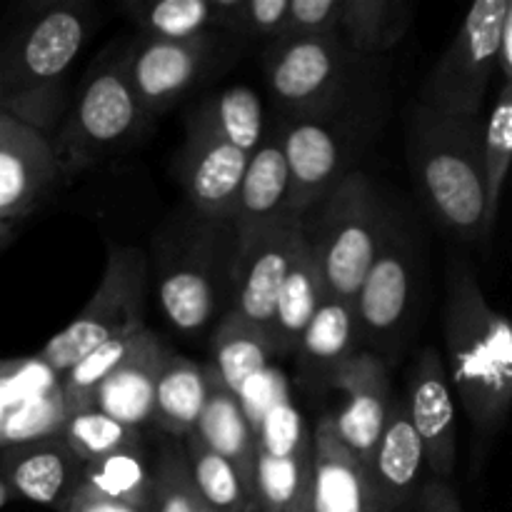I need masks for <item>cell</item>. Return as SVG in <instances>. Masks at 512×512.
<instances>
[{
	"mask_svg": "<svg viewBox=\"0 0 512 512\" xmlns=\"http://www.w3.org/2000/svg\"><path fill=\"white\" fill-rule=\"evenodd\" d=\"M340 0H290L280 38H310L338 33ZM278 38V40H280Z\"/></svg>",
	"mask_w": 512,
	"mask_h": 512,
	"instance_id": "b9f144b4",
	"label": "cell"
},
{
	"mask_svg": "<svg viewBox=\"0 0 512 512\" xmlns=\"http://www.w3.org/2000/svg\"><path fill=\"white\" fill-rule=\"evenodd\" d=\"M85 488L130 505L140 512H150L153 500V460L145 455L143 445L128 450H118L105 458L88 463L83 468Z\"/></svg>",
	"mask_w": 512,
	"mask_h": 512,
	"instance_id": "4dcf8cb0",
	"label": "cell"
},
{
	"mask_svg": "<svg viewBox=\"0 0 512 512\" xmlns=\"http://www.w3.org/2000/svg\"><path fill=\"white\" fill-rule=\"evenodd\" d=\"M495 65H498L500 83H512V10L505 15L503 30H500L498 55H495Z\"/></svg>",
	"mask_w": 512,
	"mask_h": 512,
	"instance_id": "f6af8a7d",
	"label": "cell"
},
{
	"mask_svg": "<svg viewBox=\"0 0 512 512\" xmlns=\"http://www.w3.org/2000/svg\"><path fill=\"white\" fill-rule=\"evenodd\" d=\"M228 38L218 30L188 40L138 35L115 58L138 108L153 120L183 100L213 70L223 58V40Z\"/></svg>",
	"mask_w": 512,
	"mask_h": 512,
	"instance_id": "30bf717a",
	"label": "cell"
},
{
	"mask_svg": "<svg viewBox=\"0 0 512 512\" xmlns=\"http://www.w3.org/2000/svg\"><path fill=\"white\" fill-rule=\"evenodd\" d=\"M290 0H215L220 33L235 40H278Z\"/></svg>",
	"mask_w": 512,
	"mask_h": 512,
	"instance_id": "74e56055",
	"label": "cell"
},
{
	"mask_svg": "<svg viewBox=\"0 0 512 512\" xmlns=\"http://www.w3.org/2000/svg\"><path fill=\"white\" fill-rule=\"evenodd\" d=\"M60 435H63L68 448L73 450L75 458L83 465L95 463V460L105 458L110 453H118V450L143 445V433L140 430H133L128 425L118 423V420L108 418L98 408H85L78 410V413H70L65 418Z\"/></svg>",
	"mask_w": 512,
	"mask_h": 512,
	"instance_id": "e575fe53",
	"label": "cell"
},
{
	"mask_svg": "<svg viewBox=\"0 0 512 512\" xmlns=\"http://www.w3.org/2000/svg\"><path fill=\"white\" fill-rule=\"evenodd\" d=\"M415 435L423 445L425 465L433 478L448 480L455 470V398L445 360L433 345H425L415 358L403 400Z\"/></svg>",
	"mask_w": 512,
	"mask_h": 512,
	"instance_id": "2e32d148",
	"label": "cell"
},
{
	"mask_svg": "<svg viewBox=\"0 0 512 512\" xmlns=\"http://www.w3.org/2000/svg\"><path fill=\"white\" fill-rule=\"evenodd\" d=\"M288 190V163H285L278 133H273L263 138V143L248 158L233 213L238 240L293 218L288 213Z\"/></svg>",
	"mask_w": 512,
	"mask_h": 512,
	"instance_id": "7402d4cb",
	"label": "cell"
},
{
	"mask_svg": "<svg viewBox=\"0 0 512 512\" xmlns=\"http://www.w3.org/2000/svg\"><path fill=\"white\" fill-rule=\"evenodd\" d=\"M198 512H215V510H210V508H205V505L203 503H200V510Z\"/></svg>",
	"mask_w": 512,
	"mask_h": 512,
	"instance_id": "f907efd6",
	"label": "cell"
},
{
	"mask_svg": "<svg viewBox=\"0 0 512 512\" xmlns=\"http://www.w3.org/2000/svg\"><path fill=\"white\" fill-rule=\"evenodd\" d=\"M248 158V153L225 143L213 130L185 120V143L175 158L185 205L205 218L233 220Z\"/></svg>",
	"mask_w": 512,
	"mask_h": 512,
	"instance_id": "4fadbf2b",
	"label": "cell"
},
{
	"mask_svg": "<svg viewBox=\"0 0 512 512\" xmlns=\"http://www.w3.org/2000/svg\"><path fill=\"white\" fill-rule=\"evenodd\" d=\"M415 500H418V512H463L458 495L448 480H425Z\"/></svg>",
	"mask_w": 512,
	"mask_h": 512,
	"instance_id": "7bdbcfd3",
	"label": "cell"
},
{
	"mask_svg": "<svg viewBox=\"0 0 512 512\" xmlns=\"http://www.w3.org/2000/svg\"><path fill=\"white\" fill-rule=\"evenodd\" d=\"M60 375L53 373L38 355L0 360V408H13L30 398L58 388Z\"/></svg>",
	"mask_w": 512,
	"mask_h": 512,
	"instance_id": "60d3db41",
	"label": "cell"
},
{
	"mask_svg": "<svg viewBox=\"0 0 512 512\" xmlns=\"http://www.w3.org/2000/svg\"><path fill=\"white\" fill-rule=\"evenodd\" d=\"M408 158L430 215L465 243L488 238L480 120L418 105L408 125Z\"/></svg>",
	"mask_w": 512,
	"mask_h": 512,
	"instance_id": "277c9868",
	"label": "cell"
},
{
	"mask_svg": "<svg viewBox=\"0 0 512 512\" xmlns=\"http://www.w3.org/2000/svg\"><path fill=\"white\" fill-rule=\"evenodd\" d=\"M310 512H378L368 470L335 435L333 415L310 430Z\"/></svg>",
	"mask_w": 512,
	"mask_h": 512,
	"instance_id": "ffe728a7",
	"label": "cell"
},
{
	"mask_svg": "<svg viewBox=\"0 0 512 512\" xmlns=\"http://www.w3.org/2000/svg\"><path fill=\"white\" fill-rule=\"evenodd\" d=\"M443 338L453 388L475 428L495 433L512 403V333L465 258H450Z\"/></svg>",
	"mask_w": 512,
	"mask_h": 512,
	"instance_id": "7a4b0ae2",
	"label": "cell"
},
{
	"mask_svg": "<svg viewBox=\"0 0 512 512\" xmlns=\"http://www.w3.org/2000/svg\"><path fill=\"white\" fill-rule=\"evenodd\" d=\"M410 23L413 5L405 0H340L338 33L360 58L393 50Z\"/></svg>",
	"mask_w": 512,
	"mask_h": 512,
	"instance_id": "83f0119b",
	"label": "cell"
},
{
	"mask_svg": "<svg viewBox=\"0 0 512 512\" xmlns=\"http://www.w3.org/2000/svg\"><path fill=\"white\" fill-rule=\"evenodd\" d=\"M170 353H173L170 345L145 328L133 353L95 390L93 408L143 433V428L153 425L155 383Z\"/></svg>",
	"mask_w": 512,
	"mask_h": 512,
	"instance_id": "44dd1931",
	"label": "cell"
},
{
	"mask_svg": "<svg viewBox=\"0 0 512 512\" xmlns=\"http://www.w3.org/2000/svg\"><path fill=\"white\" fill-rule=\"evenodd\" d=\"M148 125L150 118L135 103L115 53L113 58L103 55L50 135L63 180L98 168L113 155L133 148Z\"/></svg>",
	"mask_w": 512,
	"mask_h": 512,
	"instance_id": "8992f818",
	"label": "cell"
},
{
	"mask_svg": "<svg viewBox=\"0 0 512 512\" xmlns=\"http://www.w3.org/2000/svg\"><path fill=\"white\" fill-rule=\"evenodd\" d=\"M85 465L75 458L63 435L28 440L0 450V478L13 498L60 510L80 488Z\"/></svg>",
	"mask_w": 512,
	"mask_h": 512,
	"instance_id": "ac0fdd59",
	"label": "cell"
},
{
	"mask_svg": "<svg viewBox=\"0 0 512 512\" xmlns=\"http://www.w3.org/2000/svg\"><path fill=\"white\" fill-rule=\"evenodd\" d=\"M5 413H8V410L0 408V433H3V420H5Z\"/></svg>",
	"mask_w": 512,
	"mask_h": 512,
	"instance_id": "c3c4849f",
	"label": "cell"
},
{
	"mask_svg": "<svg viewBox=\"0 0 512 512\" xmlns=\"http://www.w3.org/2000/svg\"><path fill=\"white\" fill-rule=\"evenodd\" d=\"M423 468V445L415 435L405 403L393 398L368 463L370 488L378 512H400L410 505L423 485Z\"/></svg>",
	"mask_w": 512,
	"mask_h": 512,
	"instance_id": "d6986e66",
	"label": "cell"
},
{
	"mask_svg": "<svg viewBox=\"0 0 512 512\" xmlns=\"http://www.w3.org/2000/svg\"><path fill=\"white\" fill-rule=\"evenodd\" d=\"M63 183L48 135L0 113V223L43 208Z\"/></svg>",
	"mask_w": 512,
	"mask_h": 512,
	"instance_id": "5bb4252c",
	"label": "cell"
},
{
	"mask_svg": "<svg viewBox=\"0 0 512 512\" xmlns=\"http://www.w3.org/2000/svg\"><path fill=\"white\" fill-rule=\"evenodd\" d=\"M65 418H68V413H65L60 385L48 390V393L38 395V398L13 405L5 413L3 433H0V450L8 448V445L48 438V435H60Z\"/></svg>",
	"mask_w": 512,
	"mask_h": 512,
	"instance_id": "f35d334b",
	"label": "cell"
},
{
	"mask_svg": "<svg viewBox=\"0 0 512 512\" xmlns=\"http://www.w3.org/2000/svg\"><path fill=\"white\" fill-rule=\"evenodd\" d=\"M313 445L295 455L255 453L253 493L260 512H293L310 500Z\"/></svg>",
	"mask_w": 512,
	"mask_h": 512,
	"instance_id": "1f68e13d",
	"label": "cell"
},
{
	"mask_svg": "<svg viewBox=\"0 0 512 512\" xmlns=\"http://www.w3.org/2000/svg\"><path fill=\"white\" fill-rule=\"evenodd\" d=\"M238 233L233 220L205 218L185 205L155 235V293L178 333L215 328L233 303Z\"/></svg>",
	"mask_w": 512,
	"mask_h": 512,
	"instance_id": "3957f363",
	"label": "cell"
},
{
	"mask_svg": "<svg viewBox=\"0 0 512 512\" xmlns=\"http://www.w3.org/2000/svg\"><path fill=\"white\" fill-rule=\"evenodd\" d=\"M213 355V373L240 398L248 383H255V378L270 368L275 348L265 330L245 323L228 310L213 328Z\"/></svg>",
	"mask_w": 512,
	"mask_h": 512,
	"instance_id": "4316f807",
	"label": "cell"
},
{
	"mask_svg": "<svg viewBox=\"0 0 512 512\" xmlns=\"http://www.w3.org/2000/svg\"><path fill=\"white\" fill-rule=\"evenodd\" d=\"M300 240H303L300 218H288L273 228L238 240L230 313L268 333L275 298L288 275Z\"/></svg>",
	"mask_w": 512,
	"mask_h": 512,
	"instance_id": "7c38bea8",
	"label": "cell"
},
{
	"mask_svg": "<svg viewBox=\"0 0 512 512\" xmlns=\"http://www.w3.org/2000/svg\"><path fill=\"white\" fill-rule=\"evenodd\" d=\"M343 113V110H340ZM340 113L290 118L278 140L288 163V213L303 218L350 173V138Z\"/></svg>",
	"mask_w": 512,
	"mask_h": 512,
	"instance_id": "8fae6325",
	"label": "cell"
},
{
	"mask_svg": "<svg viewBox=\"0 0 512 512\" xmlns=\"http://www.w3.org/2000/svg\"><path fill=\"white\" fill-rule=\"evenodd\" d=\"M125 13L138 25L140 35L163 40H188L218 30L215 0H155L128 3ZM220 33V30H218Z\"/></svg>",
	"mask_w": 512,
	"mask_h": 512,
	"instance_id": "836d02e7",
	"label": "cell"
},
{
	"mask_svg": "<svg viewBox=\"0 0 512 512\" xmlns=\"http://www.w3.org/2000/svg\"><path fill=\"white\" fill-rule=\"evenodd\" d=\"M340 33L280 38L265 45L263 70L270 93L290 118L340 113L355 80V60Z\"/></svg>",
	"mask_w": 512,
	"mask_h": 512,
	"instance_id": "ba28073f",
	"label": "cell"
},
{
	"mask_svg": "<svg viewBox=\"0 0 512 512\" xmlns=\"http://www.w3.org/2000/svg\"><path fill=\"white\" fill-rule=\"evenodd\" d=\"M255 443L258 453L295 455L310 448V430L303 415L290 400L280 398L265 408L263 418L255 420Z\"/></svg>",
	"mask_w": 512,
	"mask_h": 512,
	"instance_id": "ab89813d",
	"label": "cell"
},
{
	"mask_svg": "<svg viewBox=\"0 0 512 512\" xmlns=\"http://www.w3.org/2000/svg\"><path fill=\"white\" fill-rule=\"evenodd\" d=\"M293 512H310V505H303V508H298V510H293Z\"/></svg>",
	"mask_w": 512,
	"mask_h": 512,
	"instance_id": "681fc988",
	"label": "cell"
},
{
	"mask_svg": "<svg viewBox=\"0 0 512 512\" xmlns=\"http://www.w3.org/2000/svg\"><path fill=\"white\" fill-rule=\"evenodd\" d=\"M208 395V373L195 360L170 353L155 383L153 428L165 438L183 440L193 433Z\"/></svg>",
	"mask_w": 512,
	"mask_h": 512,
	"instance_id": "484cf974",
	"label": "cell"
},
{
	"mask_svg": "<svg viewBox=\"0 0 512 512\" xmlns=\"http://www.w3.org/2000/svg\"><path fill=\"white\" fill-rule=\"evenodd\" d=\"M150 265L143 250L110 248L98 290L73 323L43 345L38 358L63 375L83 355L110 340L128 338L145 328Z\"/></svg>",
	"mask_w": 512,
	"mask_h": 512,
	"instance_id": "52a82bcc",
	"label": "cell"
},
{
	"mask_svg": "<svg viewBox=\"0 0 512 512\" xmlns=\"http://www.w3.org/2000/svg\"><path fill=\"white\" fill-rule=\"evenodd\" d=\"M413 300V245L390 223L373 265L355 295L360 335L365 343L390 348L403 330Z\"/></svg>",
	"mask_w": 512,
	"mask_h": 512,
	"instance_id": "9a60e30c",
	"label": "cell"
},
{
	"mask_svg": "<svg viewBox=\"0 0 512 512\" xmlns=\"http://www.w3.org/2000/svg\"><path fill=\"white\" fill-rule=\"evenodd\" d=\"M360 343L363 335L355 300L325 293L293 353L298 358L300 378L308 385H330V378L360 353Z\"/></svg>",
	"mask_w": 512,
	"mask_h": 512,
	"instance_id": "603a6c76",
	"label": "cell"
},
{
	"mask_svg": "<svg viewBox=\"0 0 512 512\" xmlns=\"http://www.w3.org/2000/svg\"><path fill=\"white\" fill-rule=\"evenodd\" d=\"M15 238V225L13 223H0V250L8 248Z\"/></svg>",
	"mask_w": 512,
	"mask_h": 512,
	"instance_id": "bcb514c9",
	"label": "cell"
},
{
	"mask_svg": "<svg viewBox=\"0 0 512 512\" xmlns=\"http://www.w3.org/2000/svg\"><path fill=\"white\" fill-rule=\"evenodd\" d=\"M10 500H13V493H10V488L3 483V478H0V510H3Z\"/></svg>",
	"mask_w": 512,
	"mask_h": 512,
	"instance_id": "7dc6e473",
	"label": "cell"
},
{
	"mask_svg": "<svg viewBox=\"0 0 512 512\" xmlns=\"http://www.w3.org/2000/svg\"><path fill=\"white\" fill-rule=\"evenodd\" d=\"M200 498L190 478L183 445L175 438L160 443L153 458V500L150 512H198Z\"/></svg>",
	"mask_w": 512,
	"mask_h": 512,
	"instance_id": "8d00e7d4",
	"label": "cell"
},
{
	"mask_svg": "<svg viewBox=\"0 0 512 512\" xmlns=\"http://www.w3.org/2000/svg\"><path fill=\"white\" fill-rule=\"evenodd\" d=\"M512 158V83H500L493 110L483 125V175H485V235L498 220L500 195L508 180Z\"/></svg>",
	"mask_w": 512,
	"mask_h": 512,
	"instance_id": "d6a6232c",
	"label": "cell"
},
{
	"mask_svg": "<svg viewBox=\"0 0 512 512\" xmlns=\"http://www.w3.org/2000/svg\"><path fill=\"white\" fill-rule=\"evenodd\" d=\"M205 373H208V395H205V405L195 423V438L205 448L228 460L243 475L245 483L253 488L258 443H255V430L245 413L243 400L220 383L213 368H205Z\"/></svg>",
	"mask_w": 512,
	"mask_h": 512,
	"instance_id": "cb8c5ba5",
	"label": "cell"
},
{
	"mask_svg": "<svg viewBox=\"0 0 512 512\" xmlns=\"http://www.w3.org/2000/svg\"><path fill=\"white\" fill-rule=\"evenodd\" d=\"M188 120L213 130L215 135L243 153H253L265 138L263 103L248 85H233L205 98Z\"/></svg>",
	"mask_w": 512,
	"mask_h": 512,
	"instance_id": "f1b7e54d",
	"label": "cell"
},
{
	"mask_svg": "<svg viewBox=\"0 0 512 512\" xmlns=\"http://www.w3.org/2000/svg\"><path fill=\"white\" fill-rule=\"evenodd\" d=\"M58 512H140V510L130 508V505H123V503H115V500L105 498V495L95 493V490L85 488V485L80 483V488L65 500V505Z\"/></svg>",
	"mask_w": 512,
	"mask_h": 512,
	"instance_id": "ee69618b",
	"label": "cell"
},
{
	"mask_svg": "<svg viewBox=\"0 0 512 512\" xmlns=\"http://www.w3.org/2000/svg\"><path fill=\"white\" fill-rule=\"evenodd\" d=\"M512 10L510 0H478L425 80L423 108L453 118H478L490 80L498 73L500 30Z\"/></svg>",
	"mask_w": 512,
	"mask_h": 512,
	"instance_id": "9c48e42d",
	"label": "cell"
},
{
	"mask_svg": "<svg viewBox=\"0 0 512 512\" xmlns=\"http://www.w3.org/2000/svg\"><path fill=\"white\" fill-rule=\"evenodd\" d=\"M330 388H338L345 395L343 408L333 415L335 435L368 470L370 455L395 398L388 365L378 355L358 353L330 378Z\"/></svg>",
	"mask_w": 512,
	"mask_h": 512,
	"instance_id": "e0dca14e",
	"label": "cell"
},
{
	"mask_svg": "<svg viewBox=\"0 0 512 512\" xmlns=\"http://www.w3.org/2000/svg\"><path fill=\"white\" fill-rule=\"evenodd\" d=\"M180 445L188 460L195 493L205 508L215 512H260L253 488L228 460L205 448L195 433L185 435Z\"/></svg>",
	"mask_w": 512,
	"mask_h": 512,
	"instance_id": "f546056e",
	"label": "cell"
},
{
	"mask_svg": "<svg viewBox=\"0 0 512 512\" xmlns=\"http://www.w3.org/2000/svg\"><path fill=\"white\" fill-rule=\"evenodd\" d=\"M323 298V273H320L313 250H310V245L303 238L298 250H295L288 275H285L283 285H280L278 298H275L273 320H270L268 328L275 355L295 353L305 328L310 325V320H313L315 310L323 303Z\"/></svg>",
	"mask_w": 512,
	"mask_h": 512,
	"instance_id": "d4e9b609",
	"label": "cell"
},
{
	"mask_svg": "<svg viewBox=\"0 0 512 512\" xmlns=\"http://www.w3.org/2000/svg\"><path fill=\"white\" fill-rule=\"evenodd\" d=\"M83 0L35 5L0 35V113L53 135L70 103V73L95 33Z\"/></svg>",
	"mask_w": 512,
	"mask_h": 512,
	"instance_id": "6da1fadb",
	"label": "cell"
},
{
	"mask_svg": "<svg viewBox=\"0 0 512 512\" xmlns=\"http://www.w3.org/2000/svg\"><path fill=\"white\" fill-rule=\"evenodd\" d=\"M393 223L375 185L350 170L310 213L300 218L305 243L323 273L325 293L355 300L365 273Z\"/></svg>",
	"mask_w": 512,
	"mask_h": 512,
	"instance_id": "5b68a950",
	"label": "cell"
},
{
	"mask_svg": "<svg viewBox=\"0 0 512 512\" xmlns=\"http://www.w3.org/2000/svg\"><path fill=\"white\" fill-rule=\"evenodd\" d=\"M145 330V328H143ZM140 330V333H143ZM140 333L128 335V338L110 340V343L98 345L88 355L78 360L68 373L60 375V395H63L65 413H78V410L93 408V395L105 378L133 353L138 345Z\"/></svg>",
	"mask_w": 512,
	"mask_h": 512,
	"instance_id": "d590c367",
	"label": "cell"
}]
</instances>
